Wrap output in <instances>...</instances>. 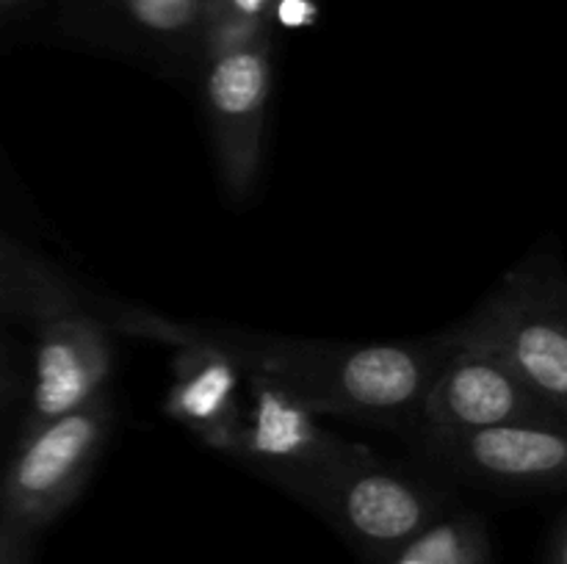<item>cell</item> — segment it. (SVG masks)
<instances>
[{
	"instance_id": "obj_1",
	"label": "cell",
	"mask_w": 567,
	"mask_h": 564,
	"mask_svg": "<svg viewBox=\"0 0 567 564\" xmlns=\"http://www.w3.org/2000/svg\"><path fill=\"white\" fill-rule=\"evenodd\" d=\"M103 321L114 332L169 348L203 343L227 354L244 376L271 382L319 418L330 415L377 426L404 440L415 429L432 379L454 348L452 326L408 341H319L244 326L188 324L111 299Z\"/></svg>"
},
{
	"instance_id": "obj_2",
	"label": "cell",
	"mask_w": 567,
	"mask_h": 564,
	"mask_svg": "<svg viewBox=\"0 0 567 564\" xmlns=\"http://www.w3.org/2000/svg\"><path fill=\"white\" fill-rule=\"evenodd\" d=\"M299 503L371 564H388L421 531L452 512V498L430 476L391 462L360 442H349Z\"/></svg>"
},
{
	"instance_id": "obj_3",
	"label": "cell",
	"mask_w": 567,
	"mask_h": 564,
	"mask_svg": "<svg viewBox=\"0 0 567 564\" xmlns=\"http://www.w3.org/2000/svg\"><path fill=\"white\" fill-rule=\"evenodd\" d=\"M454 326L502 357L554 415L567 418V285L554 254L520 260Z\"/></svg>"
},
{
	"instance_id": "obj_4",
	"label": "cell",
	"mask_w": 567,
	"mask_h": 564,
	"mask_svg": "<svg viewBox=\"0 0 567 564\" xmlns=\"http://www.w3.org/2000/svg\"><path fill=\"white\" fill-rule=\"evenodd\" d=\"M116 426L114 390L59 420L17 431L0 468V518L42 534L81 498Z\"/></svg>"
},
{
	"instance_id": "obj_5",
	"label": "cell",
	"mask_w": 567,
	"mask_h": 564,
	"mask_svg": "<svg viewBox=\"0 0 567 564\" xmlns=\"http://www.w3.org/2000/svg\"><path fill=\"white\" fill-rule=\"evenodd\" d=\"M421 468L437 479L498 495H543L565 487L563 424H498L482 429H419L408 437Z\"/></svg>"
},
{
	"instance_id": "obj_6",
	"label": "cell",
	"mask_w": 567,
	"mask_h": 564,
	"mask_svg": "<svg viewBox=\"0 0 567 564\" xmlns=\"http://www.w3.org/2000/svg\"><path fill=\"white\" fill-rule=\"evenodd\" d=\"M214 0H59L61 36L186 77L203 66Z\"/></svg>"
},
{
	"instance_id": "obj_7",
	"label": "cell",
	"mask_w": 567,
	"mask_h": 564,
	"mask_svg": "<svg viewBox=\"0 0 567 564\" xmlns=\"http://www.w3.org/2000/svg\"><path fill=\"white\" fill-rule=\"evenodd\" d=\"M216 169L233 202L252 197L264 164L271 94V31L205 55L199 66Z\"/></svg>"
},
{
	"instance_id": "obj_8",
	"label": "cell",
	"mask_w": 567,
	"mask_h": 564,
	"mask_svg": "<svg viewBox=\"0 0 567 564\" xmlns=\"http://www.w3.org/2000/svg\"><path fill=\"white\" fill-rule=\"evenodd\" d=\"M347 446L349 440L324 429L319 415L297 398L271 382L247 376L241 424L225 457L299 501L341 459Z\"/></svg>"
},
{
	"instance_id": "obj_9",
	"label": "cell",
	"mask_w": 567,
	"mask_h": 564,
	"mask_svg": "<svg viewBox=\"0 0 567 564\" xmlns=\"http://www.w3.org/2000/svg\"><path fill=\"white\" fill-rule=\"evenodd\" d=\"M28 387L17 431L59 420L92 404L114 376V330L97 313H66L33 332Z\"/></svg>"
},
{
	"instance_id": "obj_10",
	"label": "cell",
	"mask_w": 567,
	"mask_h": 564,
	"mask_svg": "<svg viewBox=\"0 0 567 564\" xmlns=\"http://www.w3.org/2000/svg\"><path fill=\"white\" fill-rule=\"evenodd\" d=\"M454 332V348L421 401L415 429H482L498 424H563L529 385L487 348ZM410 431V435H413Z\"/></svg>"
},
{
	"instance_id": "obj_11",
	"label": "cell",
	"mask_w": 567,
	"mask_h": 564,
	"mask_svg": "<svg viewBox=\"0 0 567 564\" xmlns=\"http://www.w3.org/2000/svg\"><path fill=\"white\" fill-rule=\"evenodd\" d=\"M109 299L89 291L78 276L0 221V326L33 332L66 313H97Z\"/></svg>"
},
{
	"instance_id": "obj_12",
	"label": "cell",
	"mask_w": 567,
	"mask_h": 564,
	"mask_svg": "<svg viewBox=\"0 0 567 564\" xmlns=\"http://www.w3.org/2000/svg\"><path fill=\"white\" fill-rule=\"evenodd\" d=\"M244 387L247 376L227 354L203 343H181L164 409L205 446L227 453L241 424Z\"/></svg>"
},
{
	"instance_id": "obj_13",
	"label": "cell",
	"mask_w": 567,
	"mask_h": 564,
	"mask_svg": "<svg viewBox=\"0 0 567 564\" xmlns=\"http://www.w3.org/2000/svg\"><path fill=\"white\" fill-rule=\"evenodd\" d=\"M28 354L31 346L20 332L0 326V418L20 415L28 387Z\"/></svg>"
},
{
	"instance_id": "obj_14",
	"label": "cell",
	"mask_w": 567,
	"mask_h": 564,
	"mask_svg": "<svg viewBox=\"0 0 567 564\" xmlns=\"http://www.w3.org/2000/svg\"><path fill=\"white\" fill-rule=\"evenodd\" d=\"M0 210H6L9 216H20L28 224L37 221V208H33L25 186H22L20 177H17L11 160L6 158L3 144H0Z\"/></svg>"
},
{
	"instance_id": "obj_15",
	"label": "cell",
	"mask_w": 567,
	"mask_h": 564,
	"mask_svg": "<svg viewBox=\"0 0 567 564\" xmlns=\"http://www.w3.org/2000/svg\"><path fill=\"white\" fill-rule=\"evenodd\" d=\"M39 534L0 518V564H31Z\"/></svg>"
},
{
	"instance_id": "obj_16",
	"label": "cell",
	"mask_w": 567,
	"mask_h": 564,
	"mask_svg": "<svg viewBox=\"0 0 567 564\" xmlns=\"http://www.w3.org/2000/svg\"><path fill=\"white\" fill-rule=\"evenodd\" d=\"M546 564H567V529H565V514H559L557 523H554V529H551V536H548Z\"/></svg>"
},
{
	"instance_id": "obj_17",
	"label": "cell",
	"mask_w": 567,
	"mask_h": 564,
	"mask_svg": "<svg viewBox=\"0 0 567 564\" xmlns=\"http://www.w3.org/2000/svg\"><path fill=\"white\" fill-rule=\"evenodd\" d=\"M37 3L39 0H0V31L14 25V22L20 20V17H25Z\"/></svg>"
},
{
	"instance_id": "obj_18",
	"label": "cell",
	"mask_w": 567,
	"mask_h": 564,
	"mask_svg": "<svg viewBox=\"0 0 567 564\" xmlns=\"http://www.w3.org/2000/svg\"><path fill=\"white\" fill-rule=\"evenodd\" d=\"M17 418H20V415H6V418H0V468H3L6 457H9L11 442H14Z\"/></svg>"
},
{
	"instance_id": "obj_19",
	"label": "cell",
	"mask_w": 567,
	"mask_h": 564,
	"mask_svg": "<svg viewBox=\"0 0 567 564\" xmlns=\"http://www.w3.org/2000/svg\"><path fill=\"white\" fill-rule=\"evenodd\" d=\"M465 564H487V556H480V558H474V562H465Z\"/></svg>"
}]
</instances>
